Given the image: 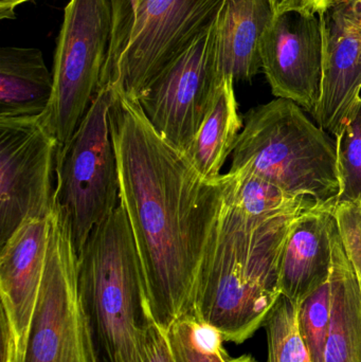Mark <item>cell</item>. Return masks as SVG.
<instances>
[{"label":"cell","instance_id":"obj_7","mask_svg":"<svg viewBox=\"0 0 361 362\" xmlns=\"http://www.w3.org/2000/svg\"><path fill=\"white\" fill-rule=\"evenodd\" d=\"M226 0H139L126 46L107 57L101 84L138 101L213 23ZM100 84V85H101Z\"/></svg>","mask_w":361,"mask_h":362},{"label":"cell","instance_id":"obj_29","mask_svg":"<svg viewBox=\"0 0 361 362\" xmlns=\"http://www.w3.org/2000/svg\"><path fill=\"white\" fill-rule=\"evenodd\" d=\"M229 362H258L251 355H243V356L237 357V358H229Z\"/></svg>","mask_w":361,"mask_h":362},{"label":"cell","instance_id":"obj_22","mask_svg":"<svg viewBox=\"0 0 361 362\" xmlns=\"http://www.w3.org/2000/svg\"><path fill=\"white\" fill-rule=\"evenodd\" d=\"M336 156L341 183L336 202L361 206V102L336 137Z\"/></svg>","mask_w":361,"mask_h":362},{"label":"cell","instance_id":"obj_15","mask_svg":"<svg viewBox=\"0 0 361 362\" xmlns=\"http://www.w3.org/2000/svg\"><path fill=\"white\" fill-rule=\"evenodd\" d=\"M273 16L269 0H226L215 19L218 78L251 81L262 68L260 40Z\"/></svg>","mask_w":361,"mask_h":362},{"label":"cell","instance_id":"obj_9","mask_svg":"<svg viewBox=\"0 0 361 362\" xmlns=\"http://www.w3.org/2000/svg\"><path fill=\"white\" fill-rule=\"evenodd\" d=\"M0 118V245L54 208L57 141L42 116Z\"/></svg>","mask_w":361,"mask_h":362},{"label":"cell","instance_id":"obj_25","mask_svg":"<svg viewBox=\"0 0 361 362\" xmlns=\"http://www.w3.org/2000/svg\"><path fill=\"white\" fill-rule=\"evenodd\" d=\"M131 362H175L167 333L154 321L142 335Z\"/></svg>","mask_w":361,"mask_h":362},{"label":"cell","instance_id":"obj_17","mask_svg":"<svg viewBox=\"0 0 361 362\" xmlns=\"http://www.w3.org/2000/svg\"><path fill=\"white\" fill-rule=\"evenodd\" d=\"M52 89V74L42 51L0 49V118L40 116L48 106Z\"/></svg>","mask_w":361,"mask_h":362},{"label":"cell","instance_id":"obj_16","mask_svg":"<svg viewBox=\"0 0 361 362\" xmlns=\"http://www.w3.org/2000/svg\"><path fill=\"white\" fill-rule=\"evenodd\" d=\"M331 318L326 362H361V286L333 215Z\"/></svg>","mask_w":361,"mask_h":362},{"label":"cell","instance_id":"obj_19","mask_svg":"<svg viewBox=\"0 0 361 362\" xmlns=\"http://www.w3.org/2000/svg\"><path fill=\"white\" fill-rule=\"evenodd\" d=\"M229 174L231 199L237 208L254 218H273L311 210L318 206L311 196L288 193L275 183L248 172H229Z\"/></svg>","mask_w":361,"mask_h":362},{"label":"cell","instance_id":"obj_12","mask_svg":"<svg viewBox=\"0 0 361 362\" xmlns=\"http://www.w3.org/2000/svg\"><path fill=\"white\" fill-rule=\"evenodd\" d=\"M319 17L321 93L314 117L337 137L361 102V0H343Z\"/></svg>","mask_w":361,"mask_h":362},{"label":"cell","instance_id":"obj_27","mask_svg":"<svg viewBox=\"0 0 361 362\" xmlns=\"http://www.w3.org/2000/svg\"><path fill=\"white\" fill-rule=\"evenodd\" d=\"M1 362H23V348L12 319L4 308L0 317Z\"/></svg>","mask_w":361,"mask_h":362},{"label":"cell","instance_id":"obj_8","mask_svg":"<svg viewBox=\"0 0 361 362\" xmlns=\"http://www.w3.org/2000/svg\"><path fill=\"white\" fill-rule=\"evenodd\" d=\"M46 264L23 362H86L78 293V253L59 206L49 216Z\"/></svg>","mask_w":361,"mask_h":362},{"label":"cell","instance_id":"obj_24","mask_svg":"<svg viewBox=\"0 0 361 362\" xmlns=\"http://www.w3.org/2000/svg\"><path fill=\"white\" fill-rule=\"evenodd\" d=\"M333 215L345 255L361 286V206L355 202H335Z\"/></svg>","mask_w":361,"mask_h":362},{"label":"cell","instance_id":"obj_2","mask_svg":"<svg viewBox=\"0 0 361 362\" xmlns=\"http://www.w3.org/2000/svg\"><path fill=\"white\" fill-rule=\"evenodd\" d=\"M229 177L189 314L216 329L224 341L241 344L264 325L281 296L286 240L305 211L267 219L248 216L231 199Z\"/></svg>","mask_w":361,"mask_h":362},{"label":"cell","instance_id":"obj_5","mask_svg":"<svg viewBox=\"0 0 361 362\" xmlns=\"http://www.w3.org/2000/svg\"><path fill=\"white\" fill-rule=\"evenodd\" d=\"M114 91L100 85L70 141L57 151L54 204L61 209L80 253L93 230L120 202L118 163L110 129Z\"/></svg>","mask_w":361,"mask_h":362},{"label":"cell","instance_id":"obj_18","mask_svg":"<svg viewBox=\"0 0 361 362\" xmlns=\"http://www.w3.org/2000/svg\"><path fill=\"white\" fill-rule=\"evenodd\" d=\"M243 120L237 110L235 80L224 78L216 88L213 102L190 146L188 160L205 180L220 177V170L232 154Z\"/></svg>","mask_w":361,"mask_h":362},{"label":"cell","instance_id":"obj_20","mask_svg":"<svg viewBox=\"0 0 361 362\" xmlns=\"http://www.w3.org/2000/svg\"><path fill=\"white\" fill-rule=\"evenodd\" d=\"M175 362H229L222 335L192 314L178 319L167 333Z\"/></svg>","mask_w":361,"mask_h":362},{"label":"cell","instance_id":"obj_28","mask_svg":"<svg viewBox=\"0 0 361 362\" xmlns=\"http://www.w3.org/2000/svg\"><path fill=\"white\" fill-rule=\"evenodd\" d=\"M32 0H0V19H14L17 6Z\"/></svg>","mask_w":361,"mask_h":362},{"label":"cell","instance_id":"obj_4","mask_svg":"<svg viewBox=\"0 0 361 362\" xmlns=\"http://www.w3.org/2000/svg\"><path fill=\"white\" fill-rule=\"evenodd\" d=\"M230 173L248 172L320 206L336 202L341 191L336 144L292 100H273L246 114Z\"/></svg>","mask_w":361,"mask_h":362},{"label":"cell","instance_id":"obj_3","mask_svg":"<svg viewBox=\"0 0 361 362\" xmlns=\"http://www.w3.org/2000/svg\"><path fill=\"white\" fill-rule=\"evenodd\" d=\"M78 293L85 361H133L142 335L154 320L121 200L78 255Z\"/></svg>","mask_w":361,"mask_h":362},{"label":"cell","instance_id":"obj_13","mask_svg":"<svg viewBox=\"0 0 361 362\" xmlns=\"http://www.w3.org/2000/svg\"><path fill=\"white\" fill-rule=\"evenodd\" d=\"M49 217L29 219L1 246V308L12 319L23 348L46 264Z\"/></svg>","mask_w":361,"mask_h":362},{"label":"cell","instance_id":"obj_23","mask_svg":"<svg viewBox=\"0 0 361 362\" xmlns=\"http://www.w3.org/2000/svg\"><path fill=\"white\" fill-rule=\"evenodd\" d=\"M331 318L330 279L298 308V329L312 362H326Z\"/></svg>","mask_w":361,"mask_h":362},{"label":"cell","instance_id":"obj_26","mask_svg":"<svg viewBox=\"0 0 361 362\" xmlns=\"http://www.w3.org/2000/svg\"><path fill=\"white\" fill-rule=\"evenodd\" d=\"M341 1L343 0H269V4L273 15L297 12L320 16Z\"/></svg>","mask_w":361,"mask_h":362},{"label":"cell","instance_id":"obj_1","mask_svg":"<svg viewBox=\"0 0 361 362\" xmlns=\"http://www.w3.org/2000/svg\"><path fill=\"white\" fill-rule=\"evenodd\" d=\"M112 88L110 129L120 200L137 247L150 315L167 333L192 310L230 177H201L186 155L150 124L139 102Z\"/></svg>","mask_w":361,"mask_h":362},{"label":"cell","instance_id":"obj_30","mask_svg":"<svg viewBox=\"0 0 361 362\" xmlns=\"http://www.w3.org/2000/svg\"><path fill=\"white\" fill-rule=\"evenodd\" d=\"M131 6H133V10H135L136 6H137L138 1H139V0H131Z\"/></svg>","mask_w":361,"mask_h":362},{"label":"cell","instance_id":"obj_10","mask_svg":"<svg viewBox=\"0 0 361 362\" xmlns=\"http://www.w3.org/2000/svg\"><path fill=\"white\" fill-rule=\"evenodd\" d=\"M215 19L138 100L154 129L182 152L199 133L222 82L214 59Z\"/></svg>","mask_w":361,"mask_h":362},{"label":"cell","instance_id":"obj_11","mask_svg":"<svg viewBox=\"0 0 361 362\" xmlns=\"http://www.w3.org/2000/svg\"><path fill=\"white\" fill-rule=\"evenodd\" d=\"M262 69L276 97L315 115L321 93L322 31L317 15H273L260 40Z\"/></svg>","mask_w":361,"mask_h":362},{"label":"cell","instance_id":"obj_14","mask_svg":"<svg viewBox=\"0 0 361 362\" xmlns=\"http://www.w3.org/2000/svg\"><path fill=\"white\" fill-rule=\"evenodd\" d=\"M334 204L316 206L295 221L282 259L280 291L297 306L328 282L332 270Z\"/></svg>","mask_w":361,"mask_h":362},{"label":"cell","instance_id":"obj_6","mask_svg":"<svg viewBox=\"0 0 361 362\" xmlns=\"http://www.w3.org/2000/svg\"><path fill=\"white\" fill-rule=\"evenodd\" d=\"M114 16L110 0H70L57 37L53 89L42 115L57 141V151L71 139L101 84Z\"/></svg>","mask_w":361,"mask_h":362},{"label":"cell","instance_id":"obj_21","mask_svg":"<svg viewBox=\"0 0 361 362\" xmlns=\"http://www.w3.org/2000/svg\"><path fill=\"white\" fill-rule=\"evenodd\" d=\"M263 327L267 337L266 362H312L298 329V306L281 295Z\"/></svg>","mask_w":361,"mask_h":362}]
</instances>
